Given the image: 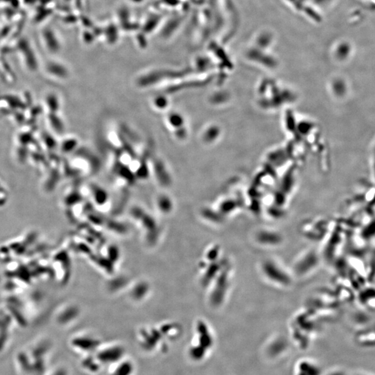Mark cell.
I'll list each match as a JSON object with an SVG mask.
<instances>
[{
  "label": "cell",
  "mask_w": 375,
  "mask_h": 375,
  "mask_svg": "<svg viewBox=\"0 0 375 375\" xmlns=\"http://www.w3.org/2000/svg\"><path fill=\"white\" fill-rule=\"evenodd\" d=\"M84 339V341L81 340V339H79L77 341H74L73 342V345L74 347H77V348L84 349L85 351H86V349H91L96 346V341H93L92 340L88 341L87 340L88 339Z\"/></svg>",
  "instance_id": "7a4b0ae2"
},
{
  "label": "cell",
  "mask_w": 375,
  "mask_h": 375,
  "mask_svg": "<svg viewBox=\"0 0 375 375\" xmlns=\"http://www.w3.org/2000/svg\"><path fill=\"white\" fill-rule=\"evenodd\" d=\"M50 375H67V372L64 368H59L52 372Z\"/></svg>",
  "instance_id": "3957f363"
},
{
  "label": "cell",
  "mask_w": 375,
  "mask_h": 375,
  "mask_svg": "<svg viewBox=\"0 0 375 375\" xmlns=\"http://www.w3.org/2000/svg\"><path fill=\"white\" fill-rule=\"evenodd\" d=\"M123 355V349L118 347H110L100 352L99 359L103 363H113L118 361Z\"/></svg>",
  "instance_id": "6da1fadb"
}]
</instances>
